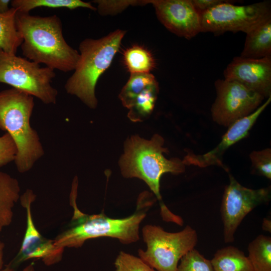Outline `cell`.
<instances>
[{"mask_svg": "<svg viewBox=\"0 0 271 271\" xmlns=\"http://www.w3.org/2000/svg\"><path fill=\"white\" fill-rule=\"evenodd\" d=\"M78 179H73L70 194V204L73 214L66 228L54 239L57 246L79 248L90 239L110 237L123 244L137 242L140 239V226L148 212L157 201L152 192L144 191L137 199L134 212L122 218H113L104 213L89 215L80 210L76 204Z\"/></svg>", "mask_w": 271, "mask_h": 271, "instance_id": "cell-1", "label": "cell"}, {"mask_svg": "<svg viewBox=\"0 0 271 271\" xmlns=\"http://www.w3.org/2000/svg\"><path fill=\"white\" fill-rule=\"evenodd\" d=\"M164 140L156 134L150 140L138 135L128 138L124 144V153L119 161L122 176L143 180L158 201L160 214L163 221L182 226L181 217L173 213L166 205L160 193V180L162 175L170 173L178 175L185 170V165L178 158L167 159L163 154L169 153L163 147Z\"/></svg>", "mask_w": 271, "mask_h": 271, "instance_id": "cell-2", "label": "cell"}, {"mask_svg": "<svg viewBox=\"0 0 271 271\" xmlns=\"http://www.w3.org/2000/svg\"><path fill=\"white\" fill-rule=\"evenodd\" d=\"M16 19L26 58L53 70H74L80 54L65 40L62 22L57 15L41 17L18 11Z\"/></svg>", "mask_w": 271, "mask_h": 271, "instance_id": "cell-3", "label": "cell"}, {"mask_svg": "<svg viewBox=\"0 0 271 271\" xmlns=\"http://www.w3.org/2000/svg\"><path fill=\"white\" fill-rule=\"evenodd\" d=\"M34 97L12 88L0 92V129L13 138L17 148L15 160L19 172L30 171L44 155L37 131L31 125Z\"/></svg>", "mask_w": 271, "mask_h": 271, "instance_id": "cell-4", "label": "cell"}, {"mask_svg": "<svg viewBox=\"0 0 271 271\" xmlns=\"http://www.w3.org/2000/svg\"><path fill=\"white\" fill-rule=\"evenodd\" d=\"M126 32L117 30L102 38H86L80 43V59L64 85L67 93L76 96L90 108L96 107V83L111 64Z\"/></svg>", "mask_w": 271, "mask_h": 271, "instance_id": "cell-5", "label": "cell"}, {"mask_svg": "<svg viewBox=\"0 0 271 271\" xmlns=\"http://www.w3.org/2000/svg\"><path fill=\"white\" fill-rule=\"evenodd\" d=\"M142 234L146 249H139V256L157 271H177L179 261L198 242L196 231L189 225L169 232L161 226L147 224Z\"/></svg>", "mask_w": 271, "mask_h": 271, "instance_id": "cell-6", "label": "cell"}, {"mask_svg": "<svg viewBox=\"0 0 271 271\" xmlns=\"http://www.w3.org/2000/svg\"><path fill=\"white\" fill-rule=\"evenodd\" d=\"M54 70L0 49V82L25 92L46 104H55L58 91L52 85Z\"/></svg>", "mask_w": 271, "mask_h": 271, "instance_id": "cell-7", "label": "cell"}, {"mask_svg": "<svg viewBox=\"0 0 271 271\" xmlns=\"http://www.w3.org/2000/svg\"><path fill=\"white\" fill-rule=\"evenodd\" d=\"M227 1L200 14L201 32L217 35L226 32L246 34L271 19L268 1L236 6Z\"/></svg>", "mask_w": 271, "mask_h": 271, "instance_id": "cell-8", "label": "cell"}, {"mask_svg": "<svg viewBox=\"0 0 271 271\" xmlns=\"http://www.w3.org/2000/svg\"><path fill=\"white\" fill-rule=\"evenodd\" d=\"M229 183L225 187L220 212L225 243L234 240V234L244 218L256 207L268 203L270 187L252 189L242 186L229 175Z\"/></svg>", "mask_w": 271, "mask_h": 271, "instance_id": "cell-9", "label": "cell"}, {"mask_svg": "<svg viewBox=\"0 0 271 271\" xmlns=\"http://www.w3.org/2000/svg\"><path fill=\"white\" fill-rule=\"evenodd\" d=\"M215 87L216 98L211 108L212 118L227 127L253 112L264 98L235 81L218 79Z\"/></svg>", "mask_w": 271, "mask_h": 271, "instance_id": "cell-10", "label": "cell"}, {"mask_svg": "<svg viewBox=\"0 0 271 271\" xmlns=\"http://www.w3.org/2000/svg\"><path fill=\"white\" fill-rule=\"evenodd\" d=\"M35 198L36 195L30 189L20 196L21 205L26 210L24 237L18 253L1 271H17L22 263L30 259H40L46 265L57 263L62 259L64 248L56 245L54 240L44 237L35 225L31 205Z\"/></svg>", "mask_w": 271, "mask_h": 271, "instance_id": "cell-11", "label": "cell"}, {"mask_svg": "<svg viewBox=\"0 0 271 271\" xmlns=\"http://www.w3.org/2000/svg\"><path fill=\"white\" fill-rule=\"evenodd\" d=\"M157 17L171 32L191 39L201 32V16L191 0H152Z\"/></svg>", "mask_w": 271, "mask_h": 271, "instance_id": "cell-12", "label": "cell"}, {"mask_svg": "<svg viewBox=\"0 0 271 271\" xmlns=\"http://www.w3.org/2000/svg\"><path fill=\"white\" fill-rule=\"evenodd\" d=\"M224 79L236 81L264 98L271 96V57H234L224 71Z\"/></svg>", "mask_w": 271, "mask_h": 271, "instance_id": "cell-13", "label": "cell"}, {"mask_svg": "<svg viewBox=\"0 0 271 271\" xmlns=\"http://www.w3.org/2000/svg\"><path fill=\"white\" fill-rule=\"evenodd\" d=\"M271 101V96L249 115L240 119L230 126L220 143L212 150L201 155L188 151L182 160L185 165H194L201 168L211 165H217L227 170L222 163V156L231 146L248 136L249 131L257 118Z\"/></svg>", "mask_w": 271, "mask_h": 271, "instance_id": "cell-14", "label": "cell"}, {"mask_svg": "<svg viewBox=\"0 0 271 271\" xmlns=\"http://www.w3.org/2000/svg\"><path fill=\"white\" fill-rule=\"evenodd\" d=\"M20 191L17 179L0 171V233L13 221L14 208L20 198Z\"/></svg>", "mask_w": 271, "mask_h": 271, "instance_id": "cell-15", "label": "cell"}, {"mask_svg": "<svg viewBox=\"0 0 271 271\" xmlns=\"http://www.w3.org/2000/svg\"><path fill=\"white\" fill-rule=\"evenodd\" d=\"M246 34L240 57L252 59L271 57V19Z\"/></svg>", "mask_w": 271, "mask_h": 271, "instance_id": "cell-16", "label": "cell"}, {"mask_svg": "<svg viewBox=\"0 0 271 271\" xmlns=\"http://www.w3.org/2000/svg\"><path fill=\"white\" fill-rule=\"evenodd\" d=\"M210 262L215 271H253L248 256L233 246L217 250Z\"/></svg>", "mask_w": 271, "mask_h": 271, "instance_id": "cell-17", "label": "cell"}, {"mask_svg": "<svg viewBox=\"0 0 271 271\" xmlns=\"http://www.w3.org/2000/svg\"><path fill=\"white\" fill-rule=\"evenodd\" d=\"M17 12L16 9L12 7L7 12L0 14V49L11 55H16L18 48L23 42L17 27Z\"/></svg>", "mask_w": 271, "mask_h": 271, "instance_id": "cell-18", "label": "cell"}, {"mask_svg": "<svg viewBox=\"0 0 271 271\" xmlns=\"http://www.w3.org/2000/svg\"><path fill=\"white\" fill-rule=\"evenodd\" d=\"M159 91L157 82L138 95L128 108V117L133 122L147 118L154 108Z\"/></svg>", "mask_w": 271, "mask_h": 271, "instance_id": "cell-19", "label": "cell"}, {"mask_svg": "<svg viewBox=\"0 0 271 271\" xmlns=\"http://www.w3.org/2000/svg\"><path fill=\"white\" fill-rule=\"evenodd\" d=\"M248 257L253 271H271V237L257 236L248 245Z\"/></svg>", "mask_w": 271, "mask_h": 271, "instance_id": "cell-20", "label": "cell"}, {"mask_svg": "<svg viewBox=\"0 0 271 271\" xmlns=\"http://www.w3.org/2000/svg\"><path fill=\"white\" fill-rule=\"evenodd\" d=\"M123 62L128 71L132 73H150L156 66L151 52L143 47L134 45L124 51Z\"/></svg>", "mask_w": 271, "mask_h": 271, "instance_id": "cell-21", "label": "cell"}, {"mask_svg": "<svg viewBox=\"0 0 271 271\" xmlns=\"http://www.w3.org/2000/svg\"><path fill=\"white\" fill-rule=\"evenodd\" d=\"M11 4L12 7L18 11L27 13L38 7L67 8L70 10L83 8L93 11L97 10L91 3L80 0H13L11 1Z\"/></svg>", "mask_w": 271, "mask_h": 271, "instance_id": "cell-22", "label": "cell"}, {"mask_svg": "<svg viewBox=\"0 0 271 271\" xmlns=\"http://www.w3.org/2000/svg\"><path fill=\"white\" fill-rule=\"evenodd\" d=\"M157 81L151 73H132L119 94L122 105L128 108L135 97Z\"/></svg>", "mask_w": 271, "mask_h": 271, "instance_id": "cell-23", "label": "cell"}, {"mask_svg": "<svg viewBox=\"0 0 271 271\" xmlns=\"http://www.w3.org/2000/svg\"><path fill=\"white\" fill-rule=\"evenodd\" d=\"M180 261L177 271H215L210 260L195 248L183 256Z\"/></svg>", "mask_w": 271, "mask_h": 271, "instance_id": "cell-24", "label": "cell"}, {"mask_svg": "<svg viewBox=\"0 0 271 271\" xmlns=\"http://www.w3.org/2000/svg\"><path fill=\"white\" fill-rule=\"evenodd\" d=\"M114 271H156L139 256L121 251L116 256Z\"/></svg>", "mask_w": 271, "mask_h": 271, "instance_id": "cell-25", "label": "cell"}, {"mask_svg": "<svg viewBox=\"0 0 271 271\" xmlns=\"http://www.w3.org/2000/svg\"><path fill=\"white\" fill-rule=\"evenodd\" d=\"M253 171L268 179H271V150L267 148L253 151L250 154Z\"/></svg>", "mask_w": 271, "mask_h": 271, "instance_id": "cell-26", "label": "cell"}, {"mask_svg": "<svg viewBox=\"0 0 271 271\" xmlns=\"http://www.w3.org/2000/svg\"><path fill=\"white\" fill-rule=\"evenodd\" d=\"M17 153L16 144L7 132L0 137V167L14 161Z\"/></svg>", "mask_w": 271, "mask_h": 271, "instance_id": "cell-27", "label": "cell"}, {"mask_svg": "<svg viewBox=\"0 0 271 271\" xmlns=\"http://www.w3.org/2000/svg\"><path fill=\"white\" fill-rule=\"evenodd\" d=\"M98 4V11L101 15L119 12L129 5H140V1H94Z\"/></svg>", "mask_w": 271, "mask_h": 271, "instance_id": "cell-28", "label": "cell"}, {"mask_svg": "<svg viewBox=\"0 0 271 271\" xmlns=\"http://www.w3.org/2000/svg\"><path fill=\"white\" fill-rule=\"evenodd\" d=\"M227 1L224 0H191L193 6L200 14Z\"/></svg>", "mask_w": 271, "mask_h": 271, "instance_id": "cell-29", "label": "cell"}, {"mask_svg": "<svg viewBox=\"0 0 271 271\" xmlns=\"http://www.w3.org/2000/svg\"><path fill=\"white\" fill-rule=\"evenodd\" d=\"M11 1L9 0H0V14H3L8 11L10 8L9 7Z\"/></svg>", "mask_w": 271, "mask_h": 271, "instance_id": "cell-30", "label": "cell"}, {"mask_svg": "<svg viewBox=\"0 0 271 271\" xmlns=\"http://www.w3.org/2000/svg\"><path fill=\"white\" fill-rule=\"evenodd\" d=\"M262 229L264 231L271 232V221L270 219L264 218L261 225Z\"/></svg>", "mask_w": 271, "mask_h": 271, "instance_id": "cell-31", "label": "cell"}, {"mask_svg": "<svg viewBox=\"0 0 271 271\" xmlns=\"http://www.w3.org/2000/svg\"><path fill=\"white\" fill-rule=\"evenodd\" d=\"M5 247V243L0 241V271L2 270L4 267V249Z\"/></svg>", "mask_w": 271, "mask_h": 271, "instance_id": "cell-32", "label": "cell"}, {"mask_svg": "<svg viewBox=\"0 0 271 271\" xmlns=\"http://www.w3.org/2000/svg\"><path fill=\"white\" fill-rule=\"evenodd\" d=\"M23 271H35V268L33 263H31L27 266Z\"/></svg>", "mask_w": 271, "mask_h": 271, "instance_id": "cell-33", "label": "cell"}]
</instances>
